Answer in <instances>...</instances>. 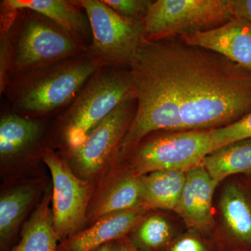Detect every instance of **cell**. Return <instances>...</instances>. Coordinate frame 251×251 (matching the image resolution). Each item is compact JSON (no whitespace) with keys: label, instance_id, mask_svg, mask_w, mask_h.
Instances as JSON below:
<instances>
[{"label":"cell","instance_id":"8","mask_svg":"<svg viewBox=\"0 0 251 251\" xmlns=\"http://www.w3.org/2000/svg\"><path fill=\"white\" fill-rule=\"evenodd\" d=\"M231 18L228 0L151 1L143 20L144 39L165 40L209 30Z\"/></svg>","mask_w":251,"mask_h":251},{"label":"cell","instance_id":"15","mask_svg":"<svg viewBox=\"0 0 251 251\" xmlns=\"http://www.w3.org/2000/svg\"><path fill=\"white\" fill-rule=\"evenodd\" d=\"M13 10L29 9L49 18L90 47L92 31L90 21L77 0H3Z\"/></svg>","mask_w":251,"mask_h":251},{"label":"cell","instance_id":"27","mask_svg":"<svg viewBox=\"0 0 251 251\" xmlns=\"http://www.w3.org/2000/svg\"><path fill=\"white\" fill-rule=\"evenodd\" d=\"M113 242L105 244V245L102 246V247L94 251H113Z\"/></svg>","mask_w":251,"mask_h":251},{"label":"cell","instance_id":"21","mask_svg":"<svg viewBox=\"0 0 251 251\" xmlns=\"http://www.w3.org/2000/svg\"><path fill=\"white\" fill-rule=\"evenodd\" d=\"M130 233V241L143 251L159 250L171 240L172 229L163 216L154 214L145 215L135 225Z\"/></svg>","mask_w":251,"mask_h":251},{"label":"cell","instance_id":"16","mask_svg":"<svg viewBox=\"0 0 251 251\" xmlns=\"http://www.w3.org/2000/svg\"><path fill=\"white\" fill-rule=\"evenodd\" d=\"M38 182L16 184L0 197V249L6 251L31 204L40 194Z\"/></svg>","mask_w":251,"mask_h":251},{"label":"cell","instance_id":"4","mask_svg":"<svg viewBox=\"0 0 251 251\" xmlns=\"http://www.w3.org/2000/svg\"><path fill=\"white\" fill-rule=\"evenodd\" d=\"M133 99L128 69L99 68L51 126L48 131L50 147L62 153L78 146L92 128L119 105Z\"/></svg>","mask_w":251,"mask_h":251},{"label":"cell","instance_id":"22","mask_svg":"<svg viewBox=\"0 0 251 251\" xmlns=\"http://www.w3.org/2000/svg\"><path fill=\"white\" fill-rule=\"evenodd\" d=\"M211 138L216 149L251 138V111L240 120L221 128L211 130Z\"/></svg>","mask_w":251,"mask_h":251},{"label":"cell","instance_id":"12","mask_svg":"<svg viewBox=\"0 0 251 251\" xmlns=\"http://www.w3.org/2000/svg\"><path fill=\"white\" fill-rule=\"evenodd\" d=\"M179 39L188 45L221 54L251 72V23L246 20L232 17L219 27L184 34Z\"/></svg>","mask_w":251,"mask_h":251},{"label":"cell","instance_id":"5","mask_svg":"<svg viewBox=\"0 0 251 251\" xmlns=\"http://www.w3.org/2000/svg\"><path fill=\"white\" fill-rule=\"evenodd\" d=\"M211 130L153 132L135 149L127 167L137 176L158 171L187 172L216 150Z\"/></svg>","mask_w":251,"mask_h":251},{"label":"cell","instance_id":"19","mask_svg":"<svg viewBox=\"0 0 251 251\" xmlns=\"http://www.w3.org/2000/svg\"><path fill=\"white\" fill-rule=\"evenodd\" d=\"M220 209L231 234L251 244V196L247 190L237 184L227 185L221 195Z\"/></svg>","mask_w":251,"mask_h":251},{"label":"cell","instance_id":"3","mask_svg":"<svg viewBox=\"0 0 251 251\" xmlns=\"http://www.w3.org/2000/svg\"><path fill=\"white\" fill-rule=\"evenodd\" d=\"M0 9V36L9 50L11 76L89 50L88 46L44 15L29 9L13 10L1 1Z\"/></svg>","mask_w":251,"mask_h":251},{"label":"cell","instance_id":"11","mask_svg":"<svg viewBox=\"0 0 251 251\" xmlns=\"http://www.w3.org/2000/svg\"><path fill=\"white\" fill-rule=\"evenodd\" d=\"M143 204L140 177L128 167L117 165L96 185L88 209L87 224Z\"/></svg>","mask_w":251,"mask_h":251},{"label":"cell","instance_id":"20","mask_svg":"<svg viewBox=\"0 0 251 251\" xmlns=\"http://www.w3.org/2000/svg\"><path fill=\"white\" fill-rule=\"evenodd\" d=\"M202 165L216 184L230 175L251 173V138L224 145L205 156Z\"/></svg>","mask_w":251,"mask_h":251},{"label":"cell","instance_id":"6","mask_svg":"<svg viewBox=\"0 0 251 251\" xmlns=\"http://www.w3.org/2000/svg\"><path fill=\"white\" fill-rule=\"evenodd\" d=\"M135 109V99L124 102L92 128L78 146L60 153L77 176L97 185L117 166Z\"/></svg>","mask_w":251,"mask_h":251},{"label":"cell","instance_id":"25","mask_svg":"<svg viewBox=\"0 0 251 251\" xmlns=\"http://www.w3.org/2000/svg\"><path fill=\"white\" fill-rule=\"evenodd\" d=\"M170 251H206V249L197 238L187 236L175 242Z\"/></svg>","mask_w":251,"mask_h":251},{"label":"cell","instance_id":"13","mask_svg":"<svg viewBox=\"0 0 251 251\" xmlns=\"http://www.w3.org/2000/svg\"><path fill=\"white\" fill-rule=\"evenodd\" d=\"M144 204L100 218L88 227L59 243L57 251H94L126 237L150 211Z\"/></svg>","mask_w":251,"mask_h":251},{"label":"cell","instance_id":"2","mask_svg":"<svg viewBox=\"0 0 251 251\" xmlns=\"http://www.w3.org/2000/svg\"><path fill=\"white\" fill-rule=\"evenodd\" d=\"M100 67L87 51L11 75L2 94L15 113L46 121L67 109Z\"/></svg>","mask_w":251,"mask_h":251},{"label":"cell","instance_id":"24","mask_svg":"<svg viewBox=\"0 0 251 251\" xmlns=\"http://www.w3.org/2000/svg\"><path fill=\"white\" fill-rule=\"evenodd\" d=\"M228 4L232 17L251 23V0H228Z\"/></svg>","mask_w":251,"mask_h":251},{"label":"cell","instance_id":"26","mask_svg":"<svg viewBox=\"0 0 251 251\" xmlns=\"http://www.w3.org/2000/svg\"><path fill=\"white\" fill-rule=\"evenodd\" d=\"M113 251H143L138 249L130 241L128 236H126L113 242Z\"/></svg>","mask_w":251,"mask_h":251},{"label":"cell","instance_id":"18","mask_svg":"<svg viewBox=\"0 0 251 251\" xmlns=\"http://www.w3.org/2000/svg\"><path fill=\"white\" fill-rule=\"evenodd\" d=\"M139 177L143 204L150 210L175 211L184 188L186 172L158 171Z\"/></svg>","mask_w":251,"mask_h":251},{"label":"cell","instance_id":"9","mask_svg":"<svg viewBox=\"0 0 251 251\" xmlns=\"http://www.w3.org/2000/svg\"><path fill=\"white\" fill-rule=\"evenodd\" d=\"M52 180V211L59 242L84 229L96 184L79 177L67 160L49 148L42 158Z\"/></svg>","mask_w":251,"mask_h":251},{"label":"cell","instance_id":"14","mask_svg":"<svg viewBox=\"0 0 251 251\" xmlns=\"http://www.w3.org/2000/svg\"><path fill=\"white\" fill-rule=\"evenodd\" d=\"M217 185L202 164L186 172L184 188L175 211L189 227L206 231L212 226L213 195Z\"/></svg>","mask_w":251,"mask_h":251},{"label":"cell","instance_id":"1","mask_svg":"<svg viewBox=\"0 0 251 251\" xmlns=\"http://www.w3.org/2000/svg\"><path fill=\"white\" fill-rule=\"evenodd\" d=\"M128 71L136 109L118 165L153 132L214 129L251 111V72L180 39H144Z\"/></svg>","mask_w":251,"mask_h":251},{"label":"cell","instance_id":"23","mask_svg":"<svg viewBox=\"0 0 251 251\" xmlns=\"http://www.w3.org/2000/svg\"><path fill=\"white\" fill-rule=\"evenodd\" d=\"M103 1L122 17L143 22L151 0H103Z\"/></svg>","mask_w":251,"mask_h":251},{"label":"cell","instance_id":"7","mask_svg":"<svg viewBox=\"0 0 251 251\" xmlns=\"http://www.w3.org/2000/svg\"><path fill=\"white\" fill-rule=\"evenodd\" d=\"M90 21L88 52L100 67L129 69L144 39L142 21L122 17L103 0H77Z\"/></svg>","mask_w":251,"mask_h":251},{"label":"cell","instance_id":"10","mask_svg":"<svg viewBox=\"0 0 251 251\" xmlns=\"http://www.w3.org/2000/svg\"><path fill=\"white\" fill-rule=\"evenodd\" d=\"M46 121L21 116L12 110L0 118V161L4 167L20 166L43 158L50 148Z\"/></svg>","mask_w":251,"mask_h":251},{"label":"cell","instance_id":"17","mask_svg":"<svg viewBox=\"0 0 251 251\" xmlns=\"http://www.w3.org/2000/svg\"><path fill=\"white\" fill-rule=\"evenodd\" d=\"M52 186L46 188L40 202L23 226L17 245L7 251H57L59 238L52 216Z\"/></svg>","mask_w":251,"mask_h":251}]
</instances>
